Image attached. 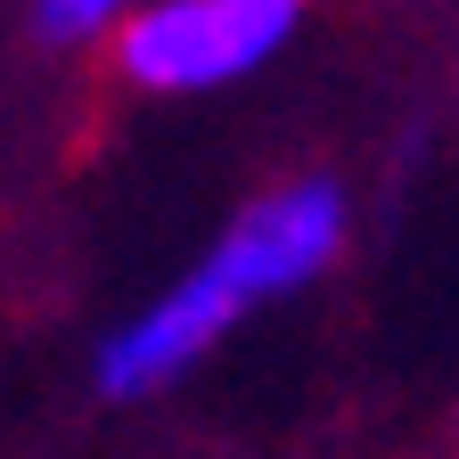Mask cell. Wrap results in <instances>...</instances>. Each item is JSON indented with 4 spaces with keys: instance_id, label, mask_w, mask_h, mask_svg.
<instances>
[{
    "instance_id": "1",
    "label": "cell",
    "mask_w": 459,
    "mask_h": 459,
    "mask_svg": "<svg viewBox=\"0 0 459 459\" xmlns=\"http://www.w3.org/2000/svg\"><path fill=\"white\" fill-rule=\"evenodd\" d=\"M336 238H344L336 181H296V189L247 205L221 230V247L172 287V296H156L140 320H124L99 344V385L115 402L172 385L205 344L230 336V320H238L247 304H271V296H287V287H304L312 271H328Z\"/></svg>"
},
{
    "instance_id": "2",
    "label": "cell",
    "mask_w": 459,
    "mask_h": 459,
    "mask_svg": "<svg viewBox=\"0 0 459 459\" xmlns=\"http://www.w3.org/2000/svg\"><path fill=\"white\" fill-rule=\"evenodd\" d=\"M304 0H148L115 25V66L140 91H221L296 41Z\"/></svg>"
},
{
    "instance_id": "3",
    "label": "cell",
    "mask_w": 459,
    "mask_h": 459,
    "mask_svg": "<svg viewBox=\"0 0 459 459\" xmlns=\"http://www.w3.org/2000/svg\"><path fill=\"white\" fill-rule=\"evenodd\" d=\"M132 9H148V0H41V33L49 41H91L107 25H124Z\"/></svg>"
}]
</instances>
